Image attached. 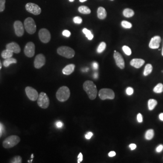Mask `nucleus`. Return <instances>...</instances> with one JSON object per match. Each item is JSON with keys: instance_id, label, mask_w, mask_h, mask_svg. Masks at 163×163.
Returning a JSON list of instances; mask_svg holds the SVG:
<instances>
[{"instance_id": "f257e3e1", "label": "nucleus", "mask_w": 163, "mask_h": 163, "mask_svg": "<svg viewBox=\"0 0 163 163\" xmlns=\"http://www.w3.org/2000/svg\"><path fill=\"white\" fill-rule=\"evenodd\" d=\"M83 88L91 100H94L95 99L97 95V90L93 82L90 80L85 82Z\"/></svg>"}, {"instance_id": "f03ea898", "label": "nucleus", "mask_w": 163, "mask_h": 163, "mask_svg": "<svg viewBox=\"0 0 163 163\" xmlns=\"http://www.w3.org/2000/svg\"><path fill=\"white\" fill-rule=\"evenodd\" d=\"M70 96V91L67 87H62L57 90L56 92V98L57 99L61 102H63L67 101Z\"/></svg>"}, {"instance_id": "7ed1b4c3", "label": "nucleus", "mask_w": 163, "mask_h": 163, "mask_svg": "<svg viewBox=\"0 0 163 163\" xmlns=\"http://www.w3.org/2000/svg\"><path fill=\"white\" fill-rule=\"evenodd\" d=\"M57 53L60 56H62L65 58L71 59L75 55V52L73 48L67 46H62L57 48Z\"/></svg>"}, {"instance_id": "20e7f679", "label": "nucleus", "mask_w": 163, "mask_h": 163, "mask_svg": "<svg viewBox=\"0 0 163 163\" xmlns=\"http://www.w3.org/2000/svg\"><path fill=\"white\" fill-rule=\"evenodd\" d=\"M21 141L20 138L17 135H11L8 137L3 143V146L6 149L13 148Z\"/></svg>"}, {"instance_id": "39448f33", "label": "nucleus", "mask_w": 163, "mask_h": 163, "mask_svg": "<svg viewBox=\"0 0 163 163\" xmlns=\"http://www.w3.org/2000/svg\"><path fill=\"white\" fill-rule=\"evenodd\" d=\"M24 25L25 30L30 35L34 34L36 31V25L32 18L28 17L26 18L24 23Z\"/></svg>"}, {"instance_id": "423d86ee", "label": "nucleus", "mask_w": 163, "mask_h": 163, "mask_svg": "<svg viewBox=\"0 0 163 163\" xmlns=\"http://www.w3.org/2000/svg\"><path fill=\"white\" fill-rule=\"evenodd\" d=\"M38 105L42 109H47L50 105V100L46 93L42 92L39 94L38 99Z\"/></svg>"}, {"instance_id": "0eeeda50", "label": "nucleus", "mask_w": 163, "mask_h": 163, "mask_svg": "<svg viewBox=\"0 0 163 163\" xmlns=\"http://www.w3.org/2000/svg\"><path fill=\"white\" fill-rule=\"evenodd\" d=\"M99 96L102 100H112L115 97V94L111 89L103 88L99 91Z\"/></svg>"}, {"instance_id": "6e6552de", "label": "nucleus", "mask_w": 163, "mask_h": 163, "mask_svg": "<svg viewBox=\"0 0 163 163\" xmlns=\"http://www.w3.org/2000/svg\"><path fill=\"white\" fill-rule=\"evenodd\" d=\"M39 38L43 43H48L51 39V34L46 28H41L39 31Z\"/></svg>"}, {"instance_id": "1a4fd4ad", "label": "nucleus", "mask_w": 163, "mask_h": 163, "mask_svg": "<svg viewBox=\"0 0 163 163\" xmlns=\"http://www.w3.org/2000/svg\"><path fill=\"white\" fill-rule=\"evenodd\" d=\"M24 52L25 55L28 57H32L35 55V45L33 42H28L25 46Z\"/></svg>"}, {"instance_id": "9d476101", "label": "nucleus", "mask_w": 163, "mask_h": 163, "mask_svg": "<svg viewBox=\"0 0 163 163\" xmlns=\"http://www.w3.org/2000/svg\"><path fill=\"white\" fill-rule=\"evenodd\" d=\"M25 9L27 12L33 14L35 15H38L41 13V7L35 4L32 3H28L25 5Z\"/></svg>"}, {"instance_id": "9b49d317", "label": "nucleus", "mask_w": 163, "mask_h": 163, "mask_svg": "<svg viewBox=\"0 0 163 163\" xmlns=\"http://www.w3.org/2000/svg\"><path fill=\"white\" fill-rule=\"evenodd\" d=\"M25 93L28 99L31 101H36L38 100L39 94L38 91L31 87H27L25 88Z\"/></svg>"}, {"instance_id": "f8f14e48", "label": "nucleus", "mask_w": 163, "mask_h": 163, "mask_svg": "<svg viewBox=\"0 0 163 163\" xmlns=\"http://www.w3.org/2000/svg\"><path fill=\"white\" fill-rule=\"evenodd\" d=\"M13 27L16 35L18 37H21L24 33V25L20 21H16L13 24Z\"/></svg>"}, {"instance_id": "ddd939ff", "label": "nucleus", "mask_w": 163, "mask_h": 163, "mask_svg": "<svg viewBox=\"0 0 163 163\" xmlns=\"http://www.w3.org/2000/svg\"><path fill=\"white\" fill-rule=\"evenodd\" d=\"M45 64V57L44 55L39 54L38 55L34 61V66L37 69H40Z\"/></svg>"}, {"instance_id": "4468645a", "label": "nucleus", "mask_w": 163, "mask_h": 163, "mask_svg": "<svg viewBox=\"0 0 163 163\" xmlns=\"http://www.w3.org/2000/svg\"><path fill=\"white\" fill-rule=\"evenodd\" d=\"M114 57L115 59L116 65L120 68V69H124L125 64H124V60L122 57V56L120 55V53L114 51Z\"/></svg>"}, {"instance_id": "2eb2a0df", "label": "nucleus", "mask_w": 163, "mask_h": 163, "mask_svg": "<svg viewBox=\"0 0 163 163\" xmlns=\"http://www.w3.org/2000/svg\"><path fill=\"white\" fill-rule=\"evenodd\" d=\"M6 47V49L11 51L13 53L18 54L21 52V48H20V45L16 42H10L9 44H7Z\"/></svg>"}, {"instance_id": "dca6fc26", "label": "nucleus", "mask_w": 163, "mask_h": 163, "mask_svg": "<svg viewBox=\"0 0 163 163\" xmlns=\"http://www.w3.org/2000/svg\"><path fill=\"white\" fill-rule=\"evenodd\" d=\"M161 37L159 36H155L152 38L149 43V47L152 49H156L159 47V44L161 42Z\"/></svg>"}, {"instance_id": "f3484780", "label": "nucleus", "mask_w": 163, "mask_h": 163, "mask_svg": "<svg viewBox=\"0 0 163 163\" xmlns=\"http://www.w3.org/2000/svg\"><path fill=\"white\" fill-rule=\"evenodd\" d=\"M144 63L145 61L142 59H133L130 62V65L136 68H141Z\"/></svg>"}, {"instance_id": "a211bd4d", "label": "nucleus", "mask_w": 163, "mask_h": 163, "mask_svg": "<svg viewBox=\"0 0 163 163\" xmlns=\"http://www.w3.org/2000/svg\"><path fill=\"white\" fill-rule=\"evenodd\" d=\"M74 68H75L74 64H69L67 65V66L62 70V73L65 75H70L74 72Z\"/></svg>"}, {"instance_id": "6ab92c4d", "label": "nucleus", "mask_w": 163, "mask_h": 163, "mask_svg": "<svg viewBox=\"0 0 163 163\" xmlns=\"http://www.w3.org/2000/svg\"><path fill=\"white\" fill-rule=\"evenodd\" d=\"M107 16V13L105 9L103 7H99L97 9V16L100 20H104Z\"/></svg>"}, {"instance_id": "aec40b11", "label": "nucleus", "mask_w": 163, "mask_h": 163, "mask_svg": "<svg viewBox=\"0 0 163 163\" xmlns=\"http://www.w3.org/2000/svg\"><path fill=\"white\" fill-rule=\"evenodd\" d=\"M17 63V60L13 57L6 59L3 62V65L5 67H8L10 65Z\"/></svg>"}, {"instance_id": "412c9836", "label": "nucleus", "mask_w": 163, "mask_h": 163, "mask_svg": "<svg viewBox=\"0 0 163 163\" xmlns=\"http://www.w3.org/2000/svg\"><path fill=\"white\" fill-rule=\"evenodd\" d=\"M123 14L125 17L130 18V17H132V16L134 15V12L133 10L130 9H125L123 12Z\"/></svg>"}, {"instance_id": "4be33fe9", "label": "nucleus", "mask_w": 163, "mask_h": 163, "mask_svg": "<svg viewBox=\"0 0 163 163\" xmlns=\"http://www.w3.org/2000/svg\"><path fill=\"white\" fill-rule=\"evenodd\" d=\"M13 55V53L11 51L7 50V49H6V50H3L1 53V57L6 59H8L10 57H12Z\"/></svg>"}, {"instance_id": "5701e85b", "label": "nucleus", "mask_w": 163, "mask_h": 163, "mask_svg": "<svg viewBox=\"0 0 163 163\" xmlns=\"http://www.w3.org/2000/svg\"><path fill=\"white\" fill-rule=\"evenodd\" d=\"M152 69H153V67H152L151 64H150V63L147 64L144 68V76H148L149 74H150L152 71Z\"/></svg>"}, {"instance_id": "b1692460", "label": "nucleus", "mask_w": 163, "mask_h": 163, "mask_svg": "<svg viewBox=\"0 0 163 163\" xmlns=\"http://www.w3.org/2000/svg\"><path fill=\"white\" fill-rule=\"evenodd\" d=\"M78 10L80 13L82 14H90L91 13V10L90 9V8L85 6H80L78 9Z\"/></svg>"}, {"instance_id": "393cba45", "label": "nucleus", "mask_w": 163, "mask_h": 163, "mask_svg": "<svg viewBox=\"0 0 163 163\" xmlns=\"http://www.w3.org/2000/svg\"><path fill=\"white\" fill-rule=\"evenodd\" d=\"M154 131L153 129H149L147 130L146 134H145V138L146 140H151L154 138Z\"/></svg>"}, {"instance_id": "a878e982", "label": "nucleus", "mask_w": 163, "mask_h": 163, "mask_svg": "<svg viewBox=\"0 0 163 163\" xmlns=\"http://www.w3.org/2000/svg\"><path fill=\"white\" fill-rule=\"evenodd\" d=\"M82 31H83L86 37H87L89 40H92V39H93L94 35H93V34L92 33L91 31L90 30H88V29L85 28H84V29L82 30Z\"/></svg>"}, {"instance_id": "bb28decb", "label": "nucleus", "mask_w": 163, "mask_h": 163, "mask_svg": "<svg viewBox=\"0 0 163 163\" xmlns=\"http://www.w3.org/2000/svg\"><path fill=\"white\" fill-rule=\"evenodd\" d=\"M157 105V101L155 99H150L148 101V108L150 111L153 110Z\"/></svg>"}, {"instance_id": "cd10ccee", "label": "nucleus", "mask_w": 163, "mask_h": 163, "mask_svg": "<svg viewBox=\"0 0 163 163\" xmlns=\"http://www.w3.org/2000/svg\"><path fill=\"white\" fill-rule=\"evenodd\" d=\"M106 47V45L105 42H101L100 44V45H99V47H98L97 49V53H102V52H103L104 50H105Z\"/></svg>"}, {"instance_id": "c85d7f7f", "label": "nucleus", "mask_w": 163, "mask_h": 163, "mask_svg": "<svg viewBox=\"0 0 163 163\" xmlns=\"http://www.w3.org/2000/svg\"><path fill=\"white\" fill-rule=\"evenodd\" d=\"M154 91L155 93H161L163 92V85L161 83L158 84L154 88Z\"/></svg>"}, {"instance_id": "c756f323", "label": "nucleus", "mask_w": 163, "mask_h": 163, "mask_svg": "<svg viewBox=\"0 0 163 163\" xmlns=\"http://www.w3.org/2000/svg\"><path fill=\"white\" fill-rule=\"evenodd\" d=\"M10 162H11V163H21L22 162V158L20 156H14L10 160Z\"/></svg>"}, {"instance_id": "7c9ffc66", "label": "nucleus", "mask_w": 163, "mask_h": 163, "mask_svg": "<svg viewBox=\"0 0 163 163\" xmlns=\"http://www.w3.org/2000/svg\"><path fill=\"white\" fill-rule=\"evenodd\" d=\"M122 50H123V51L124 52V53L126 55H127V56L131 55V54H132V51H131V50H130V48L128 46L124 45V46L122 47Z\"/></svg>"}, {"instance_id": "2f4dec72", "label": "nucleus", "mask_w": 163, "mask_h": 163, "mask_svg": "<svg viewBox=\"0 0 163 163\" xmlns=\"http://www.w3.org/2000/svg\"><path fill=\"white\" fill-rule=\"evenodd\" d=\"M121 24H122V26L124 28H130L132 27V25L131 23L126 21H123Z\"/></svg>"}, {"instance_id": "473e14b6", "label": "nucleus", "mask_w": 163, "mask_h": 163, "mask_svg": "<svg viewBox=\"0 0 163 163\" xmlns=\"http://www.w3.org/2000/svg\"><path fill=\"white\" fill-rule=\"evenodd\" d=\"M6 0H0V12H2L5 9Z\"/></svg>"}, {"instance_id": "72a5a7b5", "label": "nucleus", "mask_w": 163, "mask_h": 163, "mask_svg": "<svg viewBox=\"0 0 163 163\" xmlns=\"http://www.w3.org/2000/svg\"><path fill=\"white\" fill-rule=\"evenodd\" d=\"M73 21L75 24H80L82 23V19L80 16H76L73 18Z\"/></svg>"}, {"instance_id": "f704fd0d", "label": "nucleus", "mask_w": 163, "mask_h": 163, "mask_svg": "<svg viewBox=\"0 0 163 163\" xmlns=\"http://www.w3.org/2000/svg\"><path fill=\"white\" fill-rule=\"evenodd\" d=\"M126 92L127 95H131L134 93V89L132 87H128L126 90Z\"/></svg>"}, {"instance_id": "c9c22d12", "label": "nucleus", "mask_w": 163, "mask_h": 163, "mask_svg": "<svg viewBox=\"0 0 163 163\" xmlns=\"http://www.w3.org/2000/svg\"><path fill=\"white\" fill-rule=\"evenodd\" d=\"M62 35H63V36H64L65 37L68 38V37H70L71 36V32L69 30H65L62 32Z\"/></svg>"}, {"instance_id": "e433bc0d", "label": "nucleus", "mask_w": 163, "mask_h": 163, "mask_svg": "<svg viewBox=\"0 0 163 163\" xmlns=\"http://www.w3.org/2000/svg\"><path fill=\"white\" fill-rule=\"evenodd\" d=\"M77 158H78V160H77V162L78 163H80L82 161H83V155L82 153H80L77 156Z\"/></svg>"}, {"instance_id": "4c0bfd02", "label": "nucleus", "mask_w": 163, "mask_h": 163, "mask_svg": "<svg viewBox=\"0 0 163 163\" xmlns=\"http://www.w3.org/2000/svg\"><path fill=\"white\" fill-rule=\"evenodd\" d=\"M137 120H138V123H142V122H143V116H142V114L141 113L138 114Z\"/></svg>"}, {"instance_id": "58836bf2", "label": "nucleus", "mask_w": 163, "mask_h": 163, "mask_svg": "<svg viewBox=\"0 0 163 163\" xmlns=\"http://www.w3.org/2000/svg\"><path fill=\"white\" fill-rule=\"evenodd\" d=\"M163 150V145L161 144V145H159L156 149V151L158 152V153H159L161 152H162V151Z\"/></svg>"}, {"instance_id": "ea45409f", "label": "nucleus", "mask_w": 163, "mask_h": 163, "mask_svg": "<svg viewBox=\"0 0 163 163\" xmlns=\"http://www.w3.org/2000/svg\"><path fill=\"white\" fill-rule=\"evenodd\" d=\"M93 136V133L91 132H88L86 135H85V138L87 140H90L91 138V137Z\"/></svg>"}, {"instance_id": "a19ab883", "label": "nucleus", "mask_w": 163, "mask_h": 163, "mask_svg": "<svg viewBox=\"0 0 163 163\" xmlns=\"http://www.w3.org/2000/svg\"><path fill=\"white\" fill-rule=\"evenodd\" d=\"M129 148L132 151L135 150L137 148V145L135 144H130L129 145Z\"/></svg>"}, {"instance_id": "79ce46f5", "label": "nucleus", "mask_w": 163, "mask_h": 163, "mask_svg": "<svg viewBox=\"0 0 163 163\" xmlns=\"http://www.w3.org/2000/svg\"><path fill=\"white\" fill-rule=\"evenodd\" d=\"M92 67L94 70H97L98 68H99V64H98V63L94 62L92 63Z\"/></svg>"}, {"instance_id": "37998d69", "label": "nucleus", "mask_w": 163, "mask_h": 163, "mask_svg": "<svg viewBox=\"0 0 163 163\" xmlns=\"http://www.w3.org/2000/svg\"><path fill=\"white\" fill-rule=\"evenodd\" d=\"M108 155L110 157H114V156H115L116 155V153L114 152V151H111L109 154H108Z\"/></svg>"}, {"instance_id": "c03bdc74", "label": "nucleus", "mask_w": 163, "mask_h": 163, "mask_svg": "<svg viewBox=\"0 0 163 163\" xmlns=\"http://www.w3.org/2000/svg\"><path fill=\"white\" fill-rule=\"evenodd\" d=\"M56 126H57V127H58V128H60V127H62V126H63V123L61 122H57V123H56Z\"/></svg>"}, {"instance_id": "a18cd8bd", "label": "nucleus", "mask_w": 163, "mask_h": 163, "mask_svg": "<svg viewBox=\"0 0 163 163\" xmlns=\"http://www.w3.org/2000/svg\"><path fill=\"white\" fill-rule=\"evenodd\" d=\"M159 119L163 122V113H161L159 114Z\"/></svg>"}, {"instance_id": "49530a36", "label": "nucleus", "mask_w": 163, "mask_h": 163, "mask_svg": "<svg viewBox=\"0 0 163 163\" xmlns=\"http://www.w3.org/2000/svg\"><path fill=\"white\" fill-rule=\"evenodd\" d=\"M98 77V74L97 73H95L94 75V79H97Z\"/></svg>"}, {"instance_id": "de8ad7c7", "label": "nucleus", "mask_w": 163, "mask_h": 163, "mask_svg": "<svg viewBox=\"0 0 163 163\" xmlns=\"http://www.w3.org/2000/svg\"><path fill=\"white\" fill-rule=\"evenodd\" d=\"M2 134H3V130L1 129H0V138L1 137Z\"/></svg>"}, {"instance_id": "09e8293b", "label": "nucleus", "mask_w": 163, "mask_h": 163, "mask_svg": "<svg viewBox=\"0 0 163 163\" xmlns=\"http://www.w3.org/2000/svg\"><path fill=\"white\" fill-rule=\"evenodd\" d=\"M79 1L81 3H84V2H85L87 1V0H79Z\"/></svg>"}, {"instance_id": "8fccbe9b", "label": "nucleus", "mask_w": 163, "mask_h": 163, "mask_svg": "<svg viewBox=\"0 0 163 163\" xmlns=\"http://www.w3.org/2000/svg\"><path fill=\"white\" fill-rule=\"evenodd\" d=\"M1 68H2V64L1 63V61H0V70H1Z\"/></svg>"}, {"instance_id": "3c124183", "label": "nucleus", "mask_w": 163, "mask_h": 163, "mask_svg": "<svg viewBox=\"0 0 163 163\" xmlns=\"http://www.w3.org/2000/svg\"><path fill=\"white\" fill-rule=\"evenodd\" d=\"M89 70H88V68H85V70H84V71H88Z\"/></svg>"}, {"instance_id": "603ef678", "label": "nucleus", "mask_w": 163, "mask_h": 163, "mask_svg": "<svg viewBox=\"0 0 163 163\" xmlns=\"http://www.w3.org/2000/svg\"><path fill=\"white\" fill-rule=\"evenodd\" d=\"M162 56H163V46H162Z\"/></svg>"}, {"instance_id": "864d4df0", "label": "nucleus", "mask_w": 163, "mask_h": 163, "mask_svg": "<svg viewBox=\"0 0 163 163\" xmlns=\"http://www.w3.org/2000/svg\"><path fill=\"white\" fill-rule=\"evenodd\" d=\"M69 1H70V2H73V1H74V0H69Z\"/></svg>"}, {"instance_id": "5fc2aeb1", "label": "nucleus", "mask_w": 163, "mask_h": 163, "mask_svg": "<svg viewBox=\"0 0 163 163\" xmlns=\"http://www.w3.org/2000/svg\"><path fill=\"white\" fill-rule=\"evenodd\" d=\"M111 1H114V0H111Z\"/></svg>"}]
</instances>
